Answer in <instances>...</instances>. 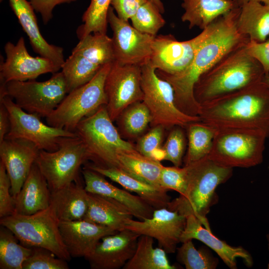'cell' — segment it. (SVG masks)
<instances>
[{"mask_svg":"<svg viewBox=\"0 0 269 269\" xmlns=\"http://www.w3.org/2000/svg\"><path fill=\"white\" fill-rule=\"evenodd\" d=\"M18 240L8 228L0 229V269H22L25 261L31 255L32 248L18 243Z\"/></svg>","mask_w":269,"mask_h":269,"instance_id":"obj_35","label":"cell"},{"mask_svg":"<svg viewBox=\"0 0 269 269\" xmlns=\"http://www.w3.org/2000/svg\"><path fill=\"white\" fill-rule=\"evenodd\" d=\"M237 27L250 41L262 42L269 36V6L260 2L248 1L240 6Z\"/></svg>","mask_w":269,"mask_h":269,"instance_id":"obj_29","label":"cell"},{"mask_svg":"<svg viewBox=\"0 0 269 269\" xmlns=\"http://www.w3.org/2000/svg\"><path fill=\"white\" fill-rule=\"evenodd\" d=\"M68 93L61 71L53 73L45 81H11L0 87V98L7 96L22 110L40 118L50 115Z\"/></svg>","mask_w":269,"mask_h":269,"instance_id":"obj_9","label":"cell"},{"mask_svg":"<svg viewBox=\"0 0 269 269\" xmlns=\"http://www.w3.org/2000/svg\"><path fill=\"white\" fill-rule=\"evenodd\" d=\"M102 67L72 51L61 67L68 93L89 82Z\"/></svg>","mask_w":269,"mask_h":269,"instance_id":"obj_34","label":"cell"},{"mask_svg":"<svg viewBox=\"0 0 269 269\" xmlns=\"http://www.w3.org/2000/svg\"><path fill=\"white\" fill-rule=\"evenodd\" d=\"M184 12L181 17L189 28L203 30L220 16L238 6L233 0H182Z\"/></svg>","mask_w":269,"mask_h":269,"instance_id":"obj_28","label":"cell"},{"mask_svg":"<svg viewBox=\"0 0 269 269\" xmlns=\"http://www.w3.org/2000/svg\"><path fill=\"white\" fill-rule=\"evenodd\" d=\"M165 152L163 148L158 147L153 151L151 155V158L157 161L165 160Z\"/></svg>","mask_w":269,"mask_h":269,"instance_id":"obj_49","label":"cell"},{"mask_svg":"<svg viewBox=\"0 0 269 269\" xmlns=\"http://www.w3.org/2000/svg\"><path fill=\"white\" fill-rule=\"evenodd\" d=\"M50 204L59 221L83 219L88 208V192L80 182L51 192Z\"/></svg>","mask_w":269,"mask_h":269,"instance_id":"obj_27","label":"cell"},{"mask_svg":"<svg viewBox=\"0 0 269 269\" xmlns=\"http://www.w3.org/2000/svg\"><path fill=\"white\" fill-rule=\"evenodd\" d=\"M10 126V118L7 109L2 103H0V142L4 139L8 133Z\"/></svg>","mask_w":269,"mask_h":269,"instance_id":"obj_48","label":"cell"},{"mask_svg":"<svg viewBox=\"0 0 269 269\" xmlns=\"http://www.w3.org/2000/svg\"><path fill=\"white\" fill-rule=\"evenodd\" d=\"M140 236L125 229L105 236L85 259L92 269L123 268L134 254Z\"/></svg>","mask_w":269,"mask_h":269,"instance_id":"obj_18","label":"cell"},{"mask_svg":"<svg viewBox=\"0 0 269 269\" xmlns=\"http://www.w3.org/2000/svg\"><path fill=\"white\" fill-rule=\"evenodd\" d=\"M240 11L237 6L210 24V32L183 72L168 75L158 71L157 75L169 82L174 91L175 104L185 114L198 116L200 105L194 96V87L199 77L230 52L246 45L250 39L240 33L237 21Z\"/></svg>","mask_w":269,"mask_h":269,"instance_id":"obj_1","label":"cell"},{"mask_svg":"<svg viewBox=\"0 0 269 269\" xmlns=\"http://www.w3.org/2000/svg\"><path fill=\"white\" fill-rule=\"evenodd\" d=\"M63 242L73 258L90 256L101 239L118 232L109 227L82 219L59 221Z\"/></svg>","mask_w":269,"mask_h":269,"instance_id":"obj_20","label":"cell"},{"mask_svg":"<svg viewBox=\"0 0 269 269\" xmlns=\"http://www.w3.org/2000/svg\"><path fill=\"white\" fill-rule=\"evenodd\" d=\"M186 225V217L167 208L154 209L152 217L143 220L128 219L125 229L139 235H146L157 240L159 248L167 254L174 253L180 242Z\"/></svg>","mask_w":269,"mask_h":269,"instance_id":"obj_17","label":"cell"},{"mask_svg":"<svg viewBox=\"0 0 269 269\" xmlns=\"http://www.w3.org/2000/svg\"><path fill=\"white\" fill-rule=\"evenodd\" d=\"M0 224L10 230L23 246L43 248L60 259L70 260L61 237L59 220L51 204L30 215L13 214L0 218Z\"/></svg>","mask_w":269,"mask_h":269,"instance_id":"obj_6","label":"cell"},{"mask_svg":"<svg viewBox=\"0 0 269 269\" xmlns=\"http://www.w3.org/2000/svg\"><path fill=\"white\" fill-rule=\"evenodd\" d=\"M88 208L83 219L112 229H125V223L133 215L124 205L106 196L88 192Z\"/></svg>","mask_w":269,"mask_h":269,"instance_id":"obj_26","label":"cell"},{"mask_svg":"<svg viewBox=\"0 0 269 269\" xmlns=\"http://www.w3.org/2000/svg\"><path fill=\"white\" fill-rule=\"evenodd\" d=\"M196 239L204 243L215 251L224 263L231 269L237 268V258L242 259L248 267L253 265L251 255L243 248L234 247L215 236L205 228L201 222L194 215L186 216V225L181 235L180 242Z\"/></svg>","mask_w":269,"mask_h":269,"instance_id":"obj_23","label":"cell"},{"mask_svg":"<svg viewBox=\"0 0 269 269\" xmlns=\"http://www.w3.org/2000/svg\"><path fill=\"white\" fill-rule=\"evenodd\" d=\"M246 45L230 52L199 77L193 92L200 105L263 81L264 69Z\"/></svg>","mask_w":269,"mask_h":269,"instance_id":"obj_3","label":"cell"},{"mask_svg":"<svg viewBox=\"0 0 269 269\" xmlns=\"http://www.w3.org/2000/svg\"><path fill=\"white\" fill-rule=\"evenodd\" d=\"M158 8L161 13L164 12V7L161 0H150Z\"/></svg>","mask_w":269,"mask_h":269,"instance_id":"obj_51","label":"cell"},{"mask_svg":"<svg viewBox=\"0 0 269 269\" xmlns=\"http://www.w3.org/2000/svg\"><path fill=\"white\" fill-rule=\"evenodd\" d=\"M210 30V25L196 36L183 41L170 34L156 35L151 44V65L156 70L168 75L183 72L192 62Z\"/></svg>","mask_w":269,"mask_h":269,"instance_id":"obj_14","label":"cell"},{"mask_svg":"<svg viewBox=\"0 0 269 269\" xmlns=\"http://www.w3.org/2000/svg\"><path fill=\"white\" fill-rule=\"evenodd\" d=\"M200 121L216 130L242 129L269 138V88L263 81L200 105Z\"/></svg>","mask_w":269,"mask_h":269,"instance_id":"obj_2","label":"cell"},{"mask_svg":"<svg viewBox=\"0 0 269 269\" xmlns=\"http://www.w3.org/2000/svg\"><path fill=\"white\" fill-rule=\"evenodd\" d=\"M86 167L110 178L126 190L135 193L154 209L167 208L171 201L168 190L142 181L118 167H103L93 164Z\"/></svg>","mask_w":269,"mask_h":269,"instance_id":"obj_25","label":"cell"},{"mask_svg":"<svg viewBox=\"0 0 269 269\" xmlns=\"http://www.w3.org/2000/svg\"><path fill=\"white\" fill-rule=\"evenodd\" d=\"M40 149L32 142L21 138H4L0 142V161L11 182L14 199L20 191Z\"/></svg>","mask_w":269,"mask_h":269,"instance_id":"obj_19","label":"cell"},{"mask_svg":"<svg viewBox=\"0 0 269 269\" xmlns=\"http://www.w3.org/2000/svg\"><path fill=\"white\" fill-rule=\"evenodd\" d=\"M182 127L176 126L170 132L163 147L165 152V160L174 166L180 167L183 161L186 139Z\"/></svg>","mask_w":269,"mask_h":269,"instance_id":"obj_41","label":"cell"},{"mask_svg":"<svg viewBox=\"0 0 269 269\" xmlns=\"http://www.w3.org/2000/svg\"><path fill=\"white\" fill-rule=\"evenodd\" d=\"M164 128L160 126L153 127L149 132L139 139L135 148L136 150L144 156L151 158L153 151L160 147Z\"/></svg>","mask_w":269,"mask_h":269,"instance_id":"obj_44","label":"cell"},{"mask_svg":"<svg viewBox=\"0 0 269 269\" xmlns=\"http://www.w3.org/2000/svg\"><path fill=\"white\" fill-rule=\"evenodd\" d=\"M31 255L25 261L22 269H68L66 260L51 251L39 247L32 248Z\"/></svg>","mask_w":269,"mask_h":269,"instance_id":"obj_40","label":"cell"},{"mask_svg":"<svg viewBox=\"0 0 269 269\" xmlns=\"http://www.w3.org/2000/svg\"><path fill=\"white\" fill-rule=\"evenodd\" d=\"M161 14L150 0H147L131 18L132 25L142 33L156 36L166 22Z\"/></svg>","mask_w":269,"mask_h":269,"instance_id":"obj_39","label":"cell"},{"mask_svg":"<svg viewBox=\"0 0 269 269\" xmlns=\"http://www.w3.org/2000/svg\"><path fill=\"white\" fill-rule=\"evenodd\" d=\"M185 129L188 147L183 162L187 165L208 156L216 130L200 121L189 123Z\"/></svg>","mask_w":269,"mask_h":269,"instance_id":"obj_32","label":"cell"},{"mask_svg":"<svg viewBox=\"0 0 269 269\" xmlns=\"http://www.w3.org/2000/svg\"><path fill=\"white\" fill-rule=\"evenodd\" d=\"M246 47L248 53L262 65L265 74H269V39L262 42L250 41Z\"/></svg>","mask_w":269,"mask_h":269,"instance_id":"obj_45","label":"cell"},{"mask_svg":"<svg viewBox=\"0 0 269 269\" xmlns=\"http://www.w3.org/2000/svg\"><path fill=\"white\" fill-rule=\"evenodd\" d=\"M84 188L87 192L99 194L115 199L125 206L133 216L139 220L152 217L154 208L138 195L119 188L110 183L102 174L87 167L81 171Z\"/></svg>","mask_w":269,"mask_h":269,"instance_id":"obj_21","label":"cell"},{"mask_svg":"<svg viewBox=\"0 0 269 269\" xmlns=\"http://www.w3.org/2000/svg\"><path fill=\"white\" fill-rule=\"evenodd\" d=\"M166 252L161 248L153 247V238L140 235L132 258L123 269H175L167 257Z\"/></svg>","mask_w":269,"mask_h":269,"instance_id":"obj_31","label":"cell"},{"mask_svg":"<svg viewBox=\"0 0 269 269\" xmlns=\"http://www.w3.org/2000/svg\"><path fill=\"white\" fill-rule=\"evenodd\" d=\"M267 239L269 242V234L267 235Z\"/></svg>","mask_w":269,"mask_h":269,"instance_id":"obj_53","label":"cell"},{"mask_svg":"<svg viewBox=\"0 0 269 269\" xmlns=\"http://www.w3.org/2000/svg\"><path fill=\"white\" fill-rule=\"evenodd\" d=\"M111 0H91V2L82 17L83 23L76 31L79 39L88 34H107L108 13Z\"/></svg>","mask_w":269,"mask_h":269,"instance_id":"obj_36","label":"cell"},{"mask_svg":"<svg viewBox=\"0 0 269 269\" xmlns=\"http://www.w3.org/2000/svg\"><path fill=\"white\" fill-rule=\"evenodd\" d=\"M87 159L86 148L77 136L64 138L55 151L40 150L35 163L51 192L72 182H79L81 166Z\"/></svg>","mask_w":269,"mask_h":269,"instance_id":"obj_11","label":"cell"},{"mask_svg":"<svg viewBox=\"0 0 269 269\" xmlns=\"http://www.w3.org/2000/svg\"><path fill=\"white\" fill-rule=\"evenodd\" d=\"M160 187L166 190H173L183 195L187 186V170L185 166H163L159 177Z\"/></svg>","mask_w":269,"mask_h":269,"instance_id":"obj_42","label":"cell"},{"mask_svg":"<svg viewBox=\"0 0 269 269\" xmlns=\"http://www.w3.org/2000/svg\"><path fill=\"white\" fill-rule=\"evenodd\" d=\"M5 61L0 62V84L11 81L35 80L42 74L58 72L61 68L52 61L42 56L33 57L28 52L24 38L13 44L7 42L4 47Z\"/></svg>","mask_w":269,"mask_h":269,"instance_id":"obj_16","label":"cell"},{"mask_svg":"<svg viewBox=\"0 0 269 269\" xmlns=\"http://www.w3.org/2000/svg\"><path fill=\"white\" fill-rule=\"evenodd\" d=\"M112 64L103 66L89 82L68 93L46 118L47 124L75 132L81 120L106 105L105 83Z\"/></svg>","mask_w":269,"mask_h":269,"instance_id":"obj_8","label":"cell"},{"mask_svg":"<svg viewBox=\"0 0 269 269\" xmlns=\"http://www.w3.org/2000/svg\"><path fill=\"white\" fill-rule=\"evenodd\" d=\"M77 0H30L34 10L39 12L44 24H47L53 17L52 11L59 4L70 3Z\"/></svg>","mask_w":269,"mask_h":269,"instance_id":"obj_47","label":"cell"},{"mask_svg":"<svg viewBox=\"0 0 269 269\" xmlns=\"http://www.w3.org/2000/svg\"><path fill=\"white\" fill-rule=\"evenodd\" d=\"M268 268L269 269V264H268Z\"/></svg>","mask_w":269,"mask_h":269,"instance_id":"obj_54","label":"cell"},{"mask_svg":"<svg viewBox=\"0 0 269 269\" xmlns=\"http://www.w3.org/2000/svg\"><path fill=\"white\" fill-rule=\"evenodd\" d=\"M184 166L187 170L185 194L171 200L167 208L185 217L193 215L211 230L206 215L217 200L215 190L231 177L233 168L221 166L208 156Z\"/></svg>","mask_w":269,"mask_h":269,"instance_id":"obj_4","label":"cell"},{"mask_svg":"<svg viewBox=\"0 0 269 269\" xmlns=\"http://www.w3.org/2000/svg\"><path fill=\"white\" fill-rule=\"evenodd\" d=\"M11 193V182L5 166L0 161V218L14 213V199Z\"/></svg>","mask_w":269,"mask_h":269,"instance_id":"obj_43","label":"cell"},{"mask_svg":"<svg viewBox=\"0 0 269 269\" xmlns=\"http://www.w3.org/2000/svg\"><path fill=\"white\" fill-rule=\"evenodd\" d=\"M108 21L113 31L114 62L141 66L150 60L151 44L155 36L142 33L128 21L120 18L111 6L108 10Z\"/></svg>","mask_w":269,"mask_h":269,"instance_id":"obj_15","label":"cell"},{"mask_svg":"<svg viewBox=\"0 0 269 269\" xmlns=\"http://www.w3.org/2000/svg\"><path fill=\"white\" fill-rule=\"evenodd\" d=\"M8 110L10 126L4 138H21L33 143L40 150L53 151L59 148L65 137H76L75 132L51 127L43 123L40 117L28 113L7 96L0 98Z\"/></svg>","mask_w":269,"mask_h":269,"instance_id":"obj_12","label":"cell"},{"mask_svg":"<svg viewBox=\"0 0 269 269\" xmlns=\"http://www.w3.org/2000/svg\"><path fill=\"white\" fill-rule=\"evenodd\" d=\"M267 138L263 132L256 130H216L208 157L229 168L255 166L263 161Z\"/></svg>","mask_w":269,"mask_h":269,"instance_id":"obj_7","label":"cell"},{"mask_svg":"<svg viewBox=\"0 0 269 269\" xmlns=\"http://www.w3.org/2000/svg\"><path fill=\"white\" fill-rule=\"evenodd\" d=\"M79 40L72 51L101 66L115 61L112 39L107 34L91 33Z\"/></svg>","mask_w":269,"mask_h":269,"instance_id":"obj_33","label":"cell"},{"mask_svg":"<svg viewBox=\"0 0 269 269\" xmlns=\"http://www.w3.org/2000/svg\"><path fill=\"white\" fill-rule=\"evenodd\" d=\"M147 0H111V6L117 16L122 20L129 21L138 8Z\"/></svg>","mask_w":269,"mask_h":269,"instance_id":"obj_46","label":"cell"},{"mask_svg":"<svg viewBox=\"0 0 269 269\" xmlns=\"http://www.w3.org/2000/svg\"><path fill=\"white\" fill-rule=\"evenodd\" d=\"M141 69L142 101L150 113L152 126L185 128L189 123L200 121L199 116L188 115L178 109L173 87L157 75L150 60L142 65Z\"/></svg>","mask_w":269,"mask_h":269,"instance_id":"obj_10","label":"cell"},{"mask_svg":"<svg viewBox=\"0 0 269 269\" xmlns=\"http://www.w3.org/2000/svg\"><path fill=\"white\" fill-rule=\"evenodd\" d=\"M113 122L104 105L81 120L75 131L95 165L118 168V152L136 149L121 137Z\"/></svg>","mask_w":269,"mask_h":269,"instance_id":"obj_5","label":"cell"},{"mask_svg":"<svg viewBox=\"0 0 269 269\" xmlns=\"http://www.w3.org/2000/svg\"><path fill=\"white\" fill-rule=\"evenodd\" d=\"M263 82L269 88V74L265 75L263 79Z\"/></svg>","mask_w":269,"mask_h":269,"instance_id":"obj_52","label":"cell"},{"mask_svg":"<svg viewBox=\"0 0 269 269\" xmlns=\"http://www.w3.org/2000/svg\"><path fill=\"white\" fill-rule=\"evenodd\" d=\"M118 119H120L121 126L124 132L131 137L142 134L151 124L152 120L148 108L142 101L130 105Z\"/></svg>","mask_w":269,"mask_h":269,"instance_id":"obj_37","label":"cell"},{"mask_svg":"<svg viewBox=\"0 0 269 269\" xmlns=\"http://www.w3.org/2000/svg\"><path fill=\"white\" fill-rule=\"evenodd\" d=\"M23 31L27 35L33 51L52 61L61 69L65 62L62 47L49 44L40 32L32 6L27 0H8Z\"/></svg>","mask_w":269,"mask_h":269,"instance_id":"obj_22","label":"cell"},{"mask_svg":"<svg viewBox=\"0 0 269 269\" xmlns=\"http://www.w3.org/2000/svg\"><path fill=\"white\" fill-rule=\"evenodd\" d=\"M177 248L176 259L187 269H214L218 260L205 250H197L192 241L189 240L182 243Z\"/></svg>","mask_w":269,"mask_h":269,"instance_id":"obj_38","label":"cell"},{"mask_svg":"<svg viewBox=\"0 0 269 269\" xmlns=\"http://www.w3.org/2000/svg\"><path fill=\"white\" fill-rule=\"evenodd\" d=\"M141 66L112 63L105 83L107 97L106 105L114 122L130 105L142 101Z\"/></svg>","mask_w":269,"mask_h":269,"instance_id":"obj_13","label":"cell"},{"mask_svg":"<svg viewBox=\"0 0 269 269\" xmlns=\"http://www.w3.org/2000/svg\"><path fill=\"white\" fill-rule=\"evenodd\" d=\"M50 195L47 181L34 163L14 198L13 214L30 215L47 208L50 205Z\"/></svg>","mask_w":269,"mask_h":269,"instance_id":"obj_24","label":"cell"},{"mask_svg":"<svg viewBox=\"0 0 269 269\" xmlns=\"http://www.w3.org/2000/svg\"><path fill=\"white\" fill-rule=\"evenodd\" d=\"M238 6H240L244 2L248 1H256L260 2L266 5L269 6V0H233Z\"/></svg>","mask_w":269,"mask_h":269,"instance_id":"obj_50","label":"cell"},{"mask_svg":"<svg viewBox=\"0 0 269 269\" xmlns=\"http://www.w3.org/2000/svg\"><path fill=\"white\" fill-rule=\"evenodd\" d=\"M117 157L118 168L142 181L162 188L159 177L163 165L160 162L144 156L136 149L120 151Z\"/></svg>","mask_w":269,"mask_h":269,"instance_id":"obj_30","label":"cell"}]
</instances>
